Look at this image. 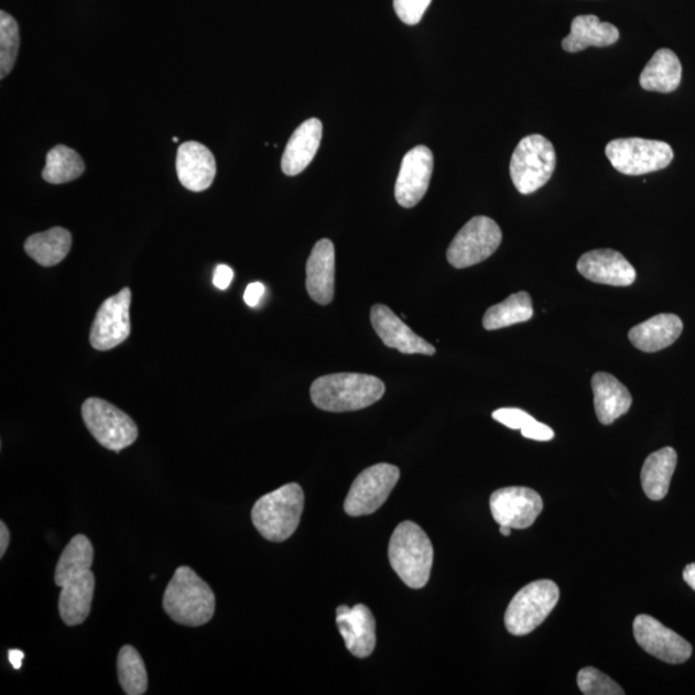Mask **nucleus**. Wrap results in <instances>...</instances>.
<instances>
[{"label": "nucleus", "instance_id": "nucleus-1", "mask_svg": "<svg viewBox=\"0 0 695 695\" xmlns=\"http://www.w3.org/2000/svg\"><path fill=\"white\" fill-rule=\"evenodd\" d=\"M94 560V546L84 534H76L59 556L55 584L61 587L59 616L67 626L82 625L90 613L96 587L90 571Z\"/></svg>", "mask_w": 695, "mask_h": 695}, {"label": "nucleus", "instance_id": "nucleus-2", "mask_svg": "<svg viewBox=\"0 0 695 695\" xmlns=\"http://www.w3.org/2000/svg\"><path fill=\"white\" fill-rule=\"evenodd\" d=\"M385 393V384L366 373H332L313 381L311 400L319 410L327 412L358 411L379 402Z\"/></svg>", "mask_w": 695, "mask_h": 695}, {"label": "nucleus", "instance_id": "nucleus-3", "mask_svg": "<svg viewBox=\"0 0 695 695\" xmlns=\"http://www.w3.org/2000/svg\"><path fill=\"white\" fill-rule=\"evenodd\" d=\"M163 607L174 622L198 628L216 612V595L194 569L183 565L167 584Z\"/></svg>", "mask_w": 695, "mask_h": 695}, {"label": "nucleus", "instance_id": "nucleus-4", "mask_svg": "<svg viewBox=\"0 0 695 695\" xmlns=\"http://www.w3.org/2000/svg\"><path fill=\"white\" fill-rule=\"evenodd\" d=\"M434 550L427 534L414 522L397 525L389 542V562L411 589H423L430 582Z\"/></svg>", "mask_w": 695, "mask_h": 695}, {"label": "nucleus", "instance_id": "nucleus-5", "mask_svg": "<svg viewBox=\"0 0 695 695\" xmlns=\"http://www.w3.org/2000/svg\"><path fill=\"white\" fill-rule=\"evenodd\" d=\"M303 509L302 487L289 484L259 499L251 510V521L265 540L284 542L300 526Z\"/></svg>", "mask_w": 695, "mask_h": 695}, {"label": "nucleus", "instance_id": "nucleus-6", "mask_svg": "<svg viewBox=\"0 0 695 695\" xmlns=\"http://www.w3.org/2000/svg\"><path fill=\"white\" fill-rule=\"evenodd\" d=\"M556 154L553 143L544 135L531 134L518 143L510 162V175L515 188L531 195L553 177Z\"/></svg>", "mask_w": 695, "mask_h": 695}, {"label": "nucleus", "instance_id": "nucleus-7", "mask_svg": "<svg viewBox=\"0 0 695 695\" xmlns=\"http://www.w3.org/2000/svg\"><path fill=\"white\" fill-rule=\"evenodd\" d=\"M560 597V587L552 579H539L524 586L507 609V630L514 637L529 636L553 612Z\"/></svg>", "mask_w": 695, "mask_h": 695}, {"label": "nucleus", "instance_id": "nucleus-8", "mask_svg": "<svg viewBox=\"0 0 695 695\" xmlns=\"http://www.w3.org/2000/svg\"><path fill=\"white\" fill-rule=\"evenodd\" d=\"M84 424L99 445L120 453L139 438V427L126 412L101 399H88L83 403Z\"/></svg>", "mask_w": 695, "mask_h": 695}, {"label": "nucleus", "instance_id": "nucleus-9", "mask_svg": "<svg viewBox=\"0 0 695 695\" xmlns=\"http://www.w3.org/2000/svg\"><path fill=\"white\" fill-rule=\"evenodd\" d=\"M501 228L491 218L479 216L470 219L457 232L447 250V261L457 270L482 263L499 249Z\"/></svg>", "mask_w": 695, "mask_h": 695}, {"label": "nucleus", "instance_id": "nucleus-10", "mask_svg": "<svg viewBox=\"0 0 695 695\" xmlns=\"http://www.w3.org/2000/svg\"><path fill=\"white\" fill-rule=\"evenodd\" d=\"M606 155L617 172L643 175L667 167L674 159V151L662 141L618 139L607 144Z\"/></svg>", "mask_w": 695, "mask_h": 695}, {"label": "nucleus", "instance_id": "nucleus-11", "mask_svg": "<svg viewBox=\"0 0 695 695\" xmlns=\"http://www.w3.org/2000/svg\"><path fill=\"white\" fill-rule=\"evenodd\" d=\"M400 477V469L392 464L381 463L365 469L350 487L344 510L350 517L376 513L384 506Z\"/></svg>", "mask_w": 695, "mask_h": 695}, {"label": "nucleus", "instance_id": "nucleus-12", "mask_svg": "<svg viewBox=\"0 0 695 695\" xmlns=\"http://www.w3.org/2000/svg\"><path fill=\"white\" fill-rule=\"evenodd\" d=\"M131 289L124 287L106 300L91 324L89 341L97 350H110L124 343L131 335Z\"/></svg>", "mask_w": 695, "mask_h": 695}, {"label": "nucleus", "instance_id": "nucleus-13", "mask_svg": "<svg viewBox=\"0 0 695 695\" xmlns=\"http://www.w3.org/2000/svg\"><path fill=\"white\" fill-rule=\"evenodd\" d=\"M490 508L495 521L500 525L525 530L536 522L544 509V501L531 488L507 487L491 495Z\"/></svg>", "mask_w": 695, "mask_h": 695}, {"label": "nucleus", "instance_id": "nucleus-14", "mask_svg": "<svg viewBox=\"0 0 695 695\" xmlns=\"http://www.w3.org/2000/svg\"><path fill=\"white\" fill-rule=\"evenodd\" d=\"M633 637L647 653L670 664H682L693 653L691 643L652 616L640 615L636 618Z\"/></svg>", "mask_w": 695, "mask_h": 695}, {"label": "nucleus", "instance_id": "nucleus-15", "mask_svg": "<svg viewBox=\"0 0 695 695\" xmlns=\"http://www.w3.org/2000/svg\"><path fill=\"white\" fill-rule=\"evenodd\" d=\"M434 167L431 149L416 146L404 155L399 177H397L395 200L403 208H414L430 188Z\"/></svg>", "mask_w": 695, "mask_h": 695}, {"label": "nucleus", "instance_id": "nucleus-16", "mask_svg": "<svg viewBox=\"0 0 695 695\" xmlns=\"http://www.w3.org/2000/svg\"><path fill=\"white\" fill-rule=\"evenodd\" d=\"M370 316L373 330L388 348L397 349L403 355H435L432 344L412 332L387 305H373Z\"/></svg>", "mask_w": 695, "mask_h": 695}, {"label": "nucleus", "instance_id": "nucleus-17", "mask_svg": "<svg viewBox=\"0 0 695 695\" xmlns=\"http://www.w3.org/2000/svg\"><path fill=\"white\" fill-rule=\"evenodd\" d=\"M583 276L597 284L630 286L637 280V271L621 253L610 249H599L585 253L577 263Z\"/></svg>", "mask_w": 695, "mask_h": 695}, {"label": "nucleus", "instance_id": "nucleus-18", "mask_svg": "<svg viewBox=\"0 0 695 695\" xmlns=\"http://www.w3.org/2000/svg\"><path fill=\"white\" fill-rule=\"evenodd\" d=\"M177 174L183 187L194 193H203L216 178V159L204 144L195 141L185 142L177 152Z\"/></svg>", "mask_w": 695, "mask_h": 695}, {"label": "nucleus", "instance_id": "nucleus-19", "mask_svg": "<svg viewBox=\"0 0 695 695\" xmlns=\"http://www.w3.org/2000/svg\"><path fill=\"white\" fill-rule=\"evenodd\" d=\"M339 632L350 653L368 659L377 645V622L371 610L358 605L347 613L336 616Z\"/></svg>", "mask_w": 695, "mask_h": 695}, {"label": "nucleus", "instance_id": "nucleus-20", "mask_svg": "<svg viewBox=\"0 0 695 695\" xmlns=\"http://www.w3.org/2000/svg\"><path fill=\"white\" fill-rule=\"evenodd\" d=\"M312 301L330 304L335 293V248L330 240H319L311 251L305 281Z\"/></svg>", "mask_w": 695, "mask_h": 695}, {"label": "nucleus", "instance_id": "nucleus-21", "mask_svg": "<svg viewBox=\"0 0 695 695\" xmlns=\"http://www.w3.org/2000/svg\"><path fill=\"white\" fill-rule=\"evenodd\" d=\"M323 123L316 118L304 121L295 129V132L286 144L282 155L281 167L289 177L301 174L315 159L323 140Z\"/></svg>", "mask_w": 695, "mask_h": 695}, {"label": "nucleus", "instance_id": "nucleus-22", "mask_svg": "<svg viewBox=\"0 0 695 695\" xmlns=\"http://www.w3.org/2000/svg\"><path fill=\"white\" fill-rule=\"evenodd\" d=\"M591 385L595 412L602 425L613 424L618 417L628 414L632 397L620 380L608 372H598L593 377Z\"/></svg>", "mask_w": 695, "mask_h": 695}, {"label": "nucleus", "instance_id": "nucleus-23", "mask_svg": "<svg viewBox=\"0 0 695 695\" xmlns=\"http://www.w3.org/2000/svg\"><path fill=\"white\" fill-rule=\"evenodd\" d=\"M683 321L676 315H656L632 327L629 339L632 346L647 354L660 352L672 346L683 333Z\"/></svg>", "mask_w": 695, "mask_h": 695}, {"label": "nucleus", "instance_id": "nucleus-24", "mask_svg": "<svg viewBox=\"0 0 695 695\" xmlns=\"http://www.w3.org/2000/svg\"><path fill=\"white\" fill-rule=\"evenodd\" d=\"M620 40L618 29L601 22L594 14H583L572 21L571 33L565 36L562 47L565 52L578 53L589 47H609Z\"/></svg>", "mask_w": 695, "mask_h": 695}, {"label": "nucleus", "instance_id": "nucleus-25", "mask_svg": "<svg viewBox=\"0 0 695 695\" xmlns=\"http://www.w3.org/2000/svg\"><path fill=\"white\" fill-rule=\"evenodd\" d=\"M676 465L677 454L672 447L655 450L647 457L640 478L648 499L661 501L666 498Z\"/></svg>", "mask_w": 695, "mask_h": 695}, {"label": "nucleus", "instance_id": "nucleus-26", "mask_svg": "<svg viewBox=\"0 0 695 695\" xmlns=\"http://www.w3.org/2000/svg\"><path fill=\"white\" fill-rule=\"evenodd\" d=\"M683 67L675 52L659 50L640 75L641 88L660 94H671L682 83Z\"/></svg>", "mask_w": 695, "mask_h": 695}, {"label": "nucleus", "instance_id": "nucleus-27", "mask_svg": "<svg viewBox=\"0 0 695 695\" xmlns=\"http://www.w3.org/2000/svg\"><path fill=\"white\" fill-rule=\"evenodd\" d=\"M72 243V234L63 227H55L30 236L25 242V251L36 263L53 267L64 261Z\"/></svg>", "mask_w": 695, "mask_h": 695}, {"label": "nucleus", "instance_id": "nucleus-28", "mask_svg": "<svg viewBox=\"0 0 695 695\" xmlns=\"http://www.w3.org/2000/svg\"><path fill=\"white\" fill-rule=\"evenodd\" d=\"M533 317L531 295L525 292L510 295L507 301L492 305L484 317V327L488 332L526 323Z\"/></svg>", "mask_w": 695, "mask_h": 695}, {"label": "nucleus", "instance_id": "nucleus-29", "mask_svg": "<svg viewBox=\"0 0 695 695\" xmlns=\"http://www.w3.org/2000/svg\"><path fill=\"white\" fill-rule=\"evenodd\" d=\"M84 171H86V165L78 152L58 144L48 152L43 178L52 185H64V183L78 180Z\"/></svg>", "mask_w": 695, "mask_h": 695}, {"label": "nucleus", "instance_id": "nucleus-30", "mask_svg": "<svg viewBox=\"0 0 695 695\" xmlns=\"http://www.w3.org/2000/svg\"><path fill=\"white\" fill-rule=\"evenodd\" d=\"M119 683L128 695H142L146 693L149 676L146 666L137 649L124 645L118 655Z\"/></svg>", "mask_w": 695, "mask_h": 695}, {"label": "nucleus", "instance_id": "nucleus-31", "mask_svg": "<svg viewBox=\"0 0 695 695\" xmlns=\"http://www.w3.org/2000/svg\"><path fill=\"white\" fill-rule=\"evenodd\" d=\"M20 32L17 20L10 13L0 12V78L4 79L17 64Z\"/></svg>", "mask_w": 695, "mask_h": 695}, {"label": "nucleus", "instance_id": "nucleus-32", "mask_svg": "<svg viewBox=\"0 0 695 695\" xmlns=\"http://www.w3.org/2000/svg\"><path fill=\"white\" fill-rule=\"evenodd\" d=\"M579 691L586 695H623L625 691L615 680L594 667H585L578 672Z\"/></svg>", "mask_w": 695, "mask_h": 695}, {"label": "nucleus", "instance_id": "nucleus-33", "mask_svg": "<svg viewBox=\"0 0 695 695\" xmlns=\"http://www.w3.org/2000/svg\"><path fill=\"white\" fill-rule=\"evenodd\" d=\"M432 0H393L397 17L406 25H417L422 21L424 13Z\"/></svg>", "mask_w": 695, "mask_h": 695}, {"label": "nucleus", "instance_id": "nucleus-34", "mask_svg": "<svg viewBox=\"0 0 695 695\" xmlns=\"http://www.w3.org/2000/svg\"><path fill=\"white\" fill-rule=\"evenodd\" d=\"M492 417L496 422L514 431H522L524 426L536 420L521 409H499L493 412Z\"/></svg>", "mask_w": 695, "mask_h": 695}, {"label": "nucleus", "instance_id": "nucleus-35", "mask_svg": "<svg viewBox=\"0 0 695 695\" xmlns=\"http://www.w3.org/2000/svg\"><path fill=\"white\" fill-rule=\"evenodd\" d=\"M521 432L524 438L540 441V442L552 441L555 435L552 427L545 424L539 423L537 420H534V422L524 426Z\"/></svg>", "mask_w": 695, "mask_h": 695}, {"label": "nucleus", "instance_id": "nucleus-36", "mask_svg": "<svg viewBox=\"0 0 695 695\" xmlns=\"http://www.w3.org/2000/svg\"><path fill=\"white\" fill-rule=\"evenodd\" d=\"M234 270L226 264H219L214 272L213 284L219 290H227L234 280Z\"/></svg>", "mask_w": 695, "mask_h": 695}, {"label": "nucleus", "instance_id": "nucleus-37", "mask_svg": "<svg viewBox=\"0 0 695 695\" xmlns=\"http://www.w3.org/2000/svg\"><path fill=\"white\" fill-rule=\"evenodd\" d=\"M264 293H265L264 285L261 284V282H253V284H250L247 287L246 294H243V301H246L249 307L254 308L257 307L259 302H261Z\"/></svg>", "mask_w": 695, "mask_h": 695}, {"label": "nucleus", "instance_id": "nucleus-38", "mask_svg": "<svg viewBox=\"0 0 695 695\" xmlns=\"http://www.w3.org/2000/svg\"><path fill=\"white\" fill-rule=\"evenodd\" d=\"M11 534L9 526L4 522H0V557H3L10 545Z\"/></svg>", "mask_w": 695, "mask_h": 695}, {"label": "nucleus", "instance_id": "nucleus-39", "mask_svg": "<svg viewBox=\"0 0 695 695\" xmlns=\"http://www.w3.org/2000/svg\"><path fill=\"white\" fill-rule=\"evenodd\" d=\"M683 578L686 585L695 591V563L686 565L683 572Z\"/></svg>", "mask_w": 695, "mask_h": 695}, {"label": "nucleus", "instance_id": "nucleus-40", "mask_svg": "<svg viewBox=\"0 0 695 695\" xmlns=\"http://www.w3.org/2000/svg\"><path fill=\"white\" fill-rule=\"evenodd\" d=\"M24 659H25V653L19 651V649H12V651L9 652V660L12 666L17 670L21 669L22 661H24Z\"/></svg>", "mask_w": 695, "mask_h": 695}, {"label": "nucleus", "instance_id": "nucleus-41", "mask_svg": "<svg viewBox=\"0 0 695 695\" xmlns=\"http://www.w3.org/2000/svg\"><path fill=\"white\" fill-rule=\"evenodd\" d=\"M511 530L513 529H510L508 525H500V533L503 534V536H510Z\"/></svg>", "mask_w": 695, "mask_h": 695}, {"label": "nucleus", "instance_id": "nucleus-42", "mask_svg": "<svg viewBox=\"0 0 695 695\" xmlns=\"http://www.w3.org/2000/svg\"><path fill=\"white\" fill-rule=\"evenodd\" d=\"M173 142H174V143H177V142H178L177 137H173Z\"/></svg>", "mask_w": 695, "mask_h": 695}]
</instances>
